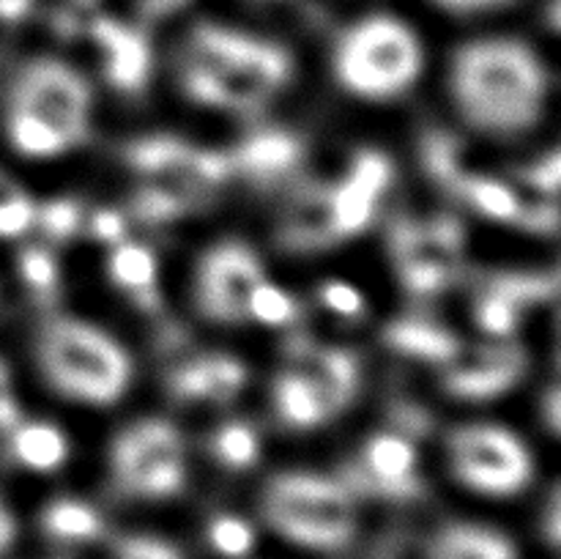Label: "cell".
Wrapping results in <instances>:
<instances>
[{
  "instance_id": "6da1fadb",
  "label": "cell",
  "mask_w": 561,
  "mask_h": 559,
  "mask_svg": "<svg viewBox=\"0 0 561 559\" xmlns=\"http://www.w3.org/2000/svg\"><path fill=\"white\" fill-rule=\"evenodd\" d=\"M449 91L471 129L491 137H518L546 115L551 71L526 42L477 38L455 49Z\"/></svg>"
},
{
  "instance_id": "7a4b0ae2",
  "label": "cell",
  "mask_w": 561,
  "mask_h": 559,
  "mask_svg": "<svg viewBox=\"0 0 561 559\" xmlns=\"http://www.w3.org/2000/svg\"><path fill=\"white\" fill-rule=\"evenodd\" d=\"M38 370L55 392L91 406H113L131 384V356L113 334L71 316H53L36 334Z\"/></svg>"
},
{
  "instance_id": "3957f363",
  "label": "cell",
  "mask_w": 561,
  "mask_h": 559,
  "mask_svg": "<svg viewBox=\"0 0 561 559\" xmlns=\"http://www.w3.org/2000/svg\"><path fill=\"white\" fill-rule=\"evenodd\" d=\"M332 66L348 93L367 102H389L420 80L422 44L409 25L376 14L343 31L334 44Z\"/></svg>"
},
{
  "instance_id": "277c9868",
  "label": "cell",
  "mask_w": 561,
  "mask_h": 559,
  "mask_svg": "<svg viewBox=\"0 0 561 559\" xmlns=\"http://www.w3.org/2000/svg\"><path fill=\"white\" fill-rule=\"evenodd\" d=\"M263 518L285 540L318 551L345 548L356 535L354 493L337 477L288 471L263 488Z\"/></svg>"
},
{
  "instance_id": "5b68a950",
  "label": "cell",
  "mask_w": 561,
  "mask_h": 559,
  "mask_svg": "<svg viewBox=\"0 0 561 559\" xmlns=\"http://www.w3.org/2000/svg\"><path fill=\"white\" fill-rule=\"evenodd\" d=\"M110 475L121 497L168 499L184 488V436L164 420H137L110 444Z\"/></svg>"
},
{
  "instance_id": "8992f818",
  "label": "cell",
  "mask_w": 561,
  "mask_h": 559,
  "mask_svg": "<svg viewBox=\"0 0 561 559\" xmlns=\"http://www.w3.org/2000/svg\"><path fill=\"white\" fill-rule=\"evenodd\" d=\"M447 447L455 477L485 497H515L535 477L529 447L504 425H460Z\"/></svg>"
},
{
  "instance_id": "52a82bcc",
  "label": "cell",
  "mask_w": 561,
  "mask_h": 559,
  "mask_svg": "<svg viewBox=\"0 0 561 559\" xmlns=\"http://www.w3.org/2000/svg\"><path fill=\"white\" fill-rule=\"evenodd\" d=\"M9 107L25 110L58 129L71 148L91 135L93 93L85 77L53 58H38L22 66L11 88Z\"/></svg>"
},
{
  "instance_id": "ba28073f",
  "label": "cell",
  "mask_w": 561,
  "mask_h": 559,
  "mask_svg": "<svg viewBox=\"0 0 561 559\" xmlns=\"http://www.w3.org/2000/svg\"><path fill=\"white\" fill-rule=\"evenodd\" d=\"M290 75L294 58L283 44L241 31L233 64L214 82L203 104L241 115L261 113L274 93L288 85Z\"/></svg>"
},
{
  "instance_id": "9c48e42d",
  "label": "cell",
  "mask_w": 561,
  "mask_h": 559,
  "mask_svg": "<svg viewBox=\"0 0 561 559\" xmlns=\"http://www.w3.org/2000/svg\"><path fill=\"white\" fill-rule=\"evenodd\" d=\"M340 482L351 493L389 502H414L425 497V480L420 475V458L411 438L394 431L367 438L362 455L340 466Z\"/></svg>"
},
{
  "instance_id": "30bf717a",
  "label": "cell",
  "mask_w": 561,
  "mask_h": 559,
  "mask_svg": "<svg viewBox=\"0 0 561 559\" xmlns=\"http://www.w3.org/2000/svg\"><path fill=\"white\" fill-rule=\"evenodd\" d=\"M121 157L140 179L175 181L206 195H214L230 179L228 153L192 146L175 135L135 137L121 148Z\"/></svg>"
},
{
  "instance_id": "8fae6325",
  "label": "cell",
  "mask_w": 561,
  "mask_h": 559,
  "mask_svg": "<svg viewBox=\"0 0 561 559\" xmlns=\"http://www.w3.org/2000/svg\"><path fill=\"white\" fill-rule=\"evenodd\" d=\"M266 280L263 263L244 241H219L197 266V310L208 321L236 323L247 318V296Z\"/></svg>"
},
{
  "instance_id": "7c38bea8",
  "label": "cell",
  "mask_w": 561,
  "mask_h": 559,
  "mask_svg": "<svg viewBox=\"0 0 561 559\" xmlns=\"http://www.w3.org/2000/svg\"><path fill=\"white\" fill-rule=\"evenodd\" d=\"M529 370V351L520 343H482L460 349L453 362L444 365L442 387L460 400H491L510 392L524 381Z\"/></svg>"
},
{
  "instance_id": "4fadbf2b",
  "label": "cell",
  "mask_w": 561,
  "mask_h": 559,
  "mask_svg": "<svg viewBox=\"0 0 561 559\" xmlns=\"http://www.w3.org/2000/svg\"><path fill=\"white\" fill-rule=\"evenodd\" d=\"M389 252L403 288L414 296H436L458 277L460 263L433 244L427 225L414 217H398L389 228Z\"/></svg>"
},
{
  "instance_id": "5bb4252c",
  "label": "cell",
  "mask_w": 561,
  "mask_h": 559,
  "mask_svg": "<svg viewBox=\"0 0 561 559\" xmlns=\"http://www.w3.org/2000/svg\"><path fill=\"white\" fill-rule=\"evenodd\" d=\"M88 33L102 53L104 80L124 93L142 91L153 64V49L146 33L113 16H93Z\"/></svg>"
},
{
  "instance_id": "9a60e30c",
  "label": "cell",
  "mask_w": 561,
  "mask_h": 559,
  "mask_svg": "<svg viewBox=\"0 0 561 559\" xmlns=\"http://www.w3.org/2000/svg\"><path fill=\"white\" fill-rule=\"evenodd\" d=\"M305 140L288 129H257L228 151L230 175L255 186H274L294 175L305 162Z\"/></svg>"
},
{
  "instance_id": "2e32d148",
  "label": "cell",
  "mask_w": 561,
  "mask_h": 559,
  "mask_svg": "<svg viewBox=\"0 0 561 559\" xmlns=\"http://www.w3.org/2000/svg\"><path fill=\"white\" fill-rule=\"evenodd\" d=\"M277 241L290 252H316L337 244L332 214V184L305 181L290 192L279 219Z\"/></svg>"
},
{
  "instance_id": "e0dca14e",
  "label": "cell",
  "mask_w": 561,
  "mask_h": 559,
  "mask_svg": "<svg viewBox=\"0 0 561 559\" xmlns=\"http://www.w3.org/2000/svg\"><path fill=\"white\" fill-rule=\"evenodd\" d=\"M383 343L398 351V354L411 356V360H422L442 367L453 362L463 349V340L453 329L422 316L394 318L383 329Z\"/></svg>"
},
{
  "instance_id": "ac0fdd59",
  "label": "cell",
  "mask_w": 561,
  "mask_h": 559,
  "mask_svg": "<svg viewBox=\"0 0 561 559\" xmlns=\"http://www.w3.org/2000/svg\"><path fill=\"white\" fill-rule=\"evenodd\" d=\"M274 411L279 420L296 431H310V427L323 425L332 420L334 411L329 406L327 395L318 387L312 376H307L299 367H288L274 378Z\"/></svg>"
},
{
  "instance_id": "d6986e66",
  "label": "cell",
  "mask_w": 561,
  "mask_h": 559,
  "mask_svg": "<svg viewBox=\"0 0 561 559\" xmlns=\"http://www.w3.org/2000/svg\"><path fill=\"white\" fill-rule=\"evenodd\" d=\"M431 559H518L513 540L491 526L447 524L433 535L427 546Z\"/></svg>"
},
{
  "instance_id": "ffe728a7",
  "label": "cell",
  "mask_w": 561,
  "mask_h": 559,
  "mask_svg": "<svg viewBox=\"0 0 561 559\" xmlns=\"http://www.w3.org/2000/svg\"><path fill=\"white\" fill-rule=\"evenodd\" d=\"M110 280L121 290L129 294L140 310H159V277H157V258L148 247L135 244V241H118L107 263Z\"/></svg>"
},
{
  "instance_id": "44dd1931",
  "label": "cell",
  "mask_w": 561,
  "mask_h": 559,
  "mask_svg": "<svg viewBox=\"0 0 561 559\" xmlns=\"http://www.w3.org/2000/svg\"><path fill=\"white\" fill-rule=\"evenodd\" d=\"M5 453L22 469L55 471L69 458V438L49 422H16L9 431Z\"/></svg>"
},
{
  "instance_id": "7402d4cb",
  "label": "cell",
  "mask_w": 561,
  "mask_h": 559,
  "mask_svg": "<svg viewBox=\"0 0 561 559\" xmlns=\"http://www.w3.org/2000/svg\"><path fill=\"white\" fill-rule=\"evenodd\" d=\"M211 201V195L201 190H192L186 184H175V181H148L137 186L131 195V214L146 225H164L175 223V219L186 217V214L197 212L201 206Z\"/></svg>"
},
{
  "instance_id": "603a6c76",
  "label": "cell",
  "mask_w": 561,
  "mask_h": 559,
  "mask_svg": "<svg viewBox=\"0 0 561 559\" xmlns=\"http://www.w3.org/2000/svg\"><path fill=\"white\" fill-rule=\"evenodd\" d=\"M463 151H466L463 140H458L453 132L438 129V126H431V129L422 132V140H420L422 168H425V173L453 197L455 192H458L460 181H463L466 173H469Z\"/></svg>"
},
{
  "instance_id": "cb8c5ba5",
  "label": "cell",
  "mask_w": 561,
  "mask_h": 559,
  "mask_svg": "<svg viewBox=\"0 0 561 559\" xmlns=\"http://www.w3.org/2000/svg\"><path fill=\"white\" fill-rule=\"evenodd\" d=\"M42 529L49 540L58 543H91L104 532L102 515L80 499H55L44 507Z\"/></svg>"
},
{
  "instance_id": "d4e9b609",
  "label": "cell",
  "mask_w": 561,
  "mask_h": 559,
  "mask_svg": "<svg viewBox=\"0 0 561 559\" xmlns=\"http://www.w3.org/2000/svg\"><path fill=\"white\" fill-rule=\"evenodd\" d=\"M455 197L463 203H469L477 214L488 219H499V223H518V214L524 208V201L518 197V192L510 190L504 181L491 179V175L480 173H466V179L460 181Z\"/></svg>"
},
{
  "instance_id": "484cf974",
  "label": "cell",
  "mask_w": 561,
  "mask_h": 559,
  "mask_svg": "<svg viewBox=\"0 0 561 559\" xmlns=\"http://www.w3.org/2000/svg\"><path fill=\"white\" fill-rule=\"evenodd\" d=\"M378 201L381 197L373 195L370 190L345 175L340 184H332V214H334V230H337L340 241L348 236L362 233L367 225L373 223L378 212Z\"/></svg>"
},
{
  "instance_id": "4316f807",
  "label": "cell",
  "mask_w": 561,
  "mask_h": 559,
  "mask_svg": "<svg viewBox=\"0 0 561 559\" xmlns=\"http://www.w3.org/2000/svg\"><path fill=\"white\" fill-rule=\"evenodd\" d=\"M5 132H9L11 146L20 153H25V157H58V153L71 148V142L58 129H53L49 124L38 121L36 115L16 107H9Z\"/></svg>"
},
{
  "instance_id": "83f0119b",
  "label": "cell",
  "mask_w": 561,
  "mask_h": 559,
  "mask_svg": "<svg viewBox=\"0 0 561 559\" xmlns=\"http://www.w3.org/2000/svg\"><path fill=\"white\" fill-rule=\"evenodd\" d=\"M488 290H496L504 299L518 305L520 310L551 301L559 290L557 272H496L488 277Z\"/></svg>"
},
{
  "instance_id": "f1b7e54d",
  "label": "cell",
  "mask_w": 561,
  "mask_h": 559,
  "mask_svg": "<svg viewBox=\"0 0 561 559\" xmlns=\"http://www.w3.org/2000/svg\"><path fill=\"white\" fill-rule=\"evenodd\" d=\"M211 453L217 460L228 469H250L261 458V438H257L255 427L247 422L233 420L225 422L211 438Z\"/></svg>"
},
{
  "instance_id": "f546056e",
  "label": "cell",
  "mask_w": 561,
  "mask_h": 559,
  "mask_svg": "<svg viewBox=\"0 0 561 559\" xmlns=\"http://www.w3.org/2000/svg\"><path fill=\"white\" fill-rule=\"evenodd\" d=\"M20 277L38 305H53L60 294V266L44 247H25L20 252Z\"/></svg>"
},
{
  "instance_id": "4dcf8cb0",
  "label": "cell",
  "mask_w": 561,
  "mask_h": 559,
  "mask_svg": "<svg viewBox=\"0 0 561 559\" xmlns=\"http://www.w3.org/2000/svg\"><path fill=\"white\" fill-rule=\"evenodd\" d=\"M168 389L179 403L214 400L211 354L190 356V360L179 362V365L168 373Z\"/></svg>"
},
{
  "instance_id": "1f68e13d",
  "label": "cell",
  "mask_w": 561,
  "mask_h": 559,
  "mask_svg": "<svg viewBox=\"0 0 561 559\" xmlns=\"http://www.w3.org/2000/svg\"><path fill=\"white\" fill-rule=\"evenodd\" d=\"M247 318L266 323V327H288L299 318V305L288 290L261 280L247 296Z\"/></svg>"
},
{
  "instance_id": "d6a6232c",
  "label": "cell",
  "mask_w": 561,
  "mask_h": 559,
  "mask_svg": "<svg viewBox=\"0 0 561 559\" xmlns=\"http://www.w3.org/2000/svg\"><path fill=\"white\" fill-rule=\"evenodd\" d=\"M33 225H36L53 244H66V241L75 239V236L80 233L82 208L80 203L71 201V197H55V201L36 206Z\"/></svg>"
},
{
  "instance_id": "836d02e7",
  "label": "cell",
  "mask_w": 561,
  "mask_h": 559,
  "mask_svg": "<svg viewBox=\"0 0 561 559\" xmlns=\"http://www.w3.org/2000/svg\"><path fill=\"white\" fill-rule=\"evenodd\" d=\"M474 318L493 338H510L524 321V310L496 290L482 288L480 299L474 301Z\"/></svg>"
},
{
  "instance_id": "e575fe53",
  "label": "cell",
  "mask_w": 561,
  "mask_h": 559,
  "mask_svg": "<svg viewBox=\"0 0 561 559\" xmlns=\"http://www.w3.org/2000/svg\"><path fill=\"white\" fill-rule=\"evenodd\" d=\"M208 540L217 548L222 557L239 559L244 554H250L252 543H255V532L239 515H219V518L211 521L208 526Z\"/></svg>"
},
{
  "instance_id": "d590c367",
  "label": "cell",
  "mask_w": 561,
  "mask_h": 559,
  "mask_svg": "<svg viewBox=\"0 0 561 559\" xmlns=\"http://www.w3.org/2000/svg\"><path fill=\"white\" fill-rule=\"evenodd\" d=\"M348 175L354 181H359L365 190H370L373 195L383 197V192L389 190L394 175L392 159L387 153L376 151V148H362V151H356L354 162H351Z\"/></svg>"
},
{
  "instance_id": "8d00e7d4",
  "label": "cell",
  "mask_w": 561,
  "mask_h": 559,
  "mask_svg": "<svg viewBox=\"0 0 561 559\" xmlns=\"http://www.w3.org/2000/svg\"><path fill=\"white\" fill-rule=\"evenodd\" d=\"M214 400L211 403H230L247 384L244 362L228 354H211Z\"/></svg>"
},
{
  "instance_id": "74e56055",
  "label": "cell",
  "mask_w": 561,
  "mask_h": 559,
  "mask_svg": "<svg viewBox=\"0 0 561 559\" xmlns=\"http://www.w3.org/2000/svg\"><path fill=\"white\" fill-rule=\"evenodd\" d=\"M392 409H389V422H392V431L400 433L405 438H422L433 431V417L431 411L422 409L420 403H411V400H392Z\"/></svg>"
},
{
  "instance_id": "f35d334b",
  "label": "cell",
  "mask_w": 561,
  "mask_h": 559,
  "mask_svg": "<svg viewBox=\"0 0 561 559\" xmlns=\"http://www.w3.org/2000/svg\"><path fill=\"white\" fill-rule=\"evenodd\" d=\"M33 217H36V203L25 195V190L0 203V239H16L27 233L33 228Z\"/></svg>"
},
{
  "instance_id": "ab89813d",
  "label": "cell",
  "mask_w": 561,
  "mask_h": 559,
  "mask_svg": "<svg viewBox=\"0 0 561 559\" xmlns=\"http://www.w3.org/2000/svg\"><path fill=\"white\" fill-rule=\"evenodd\" d=\"M115 559H181V554L162 537L129 535L115 546Z\"/></svg>"
},
{
  "instance_id": "60d3db41",
  "label": "cell",
  "mask_w": 561,
  "mask_h": 559,
  "mask_svg": "<svg viewBox=\"0 0 561 559\" xmlns=\"http://www.w3.org/2000/svg\"><path fill=\"white\" fill-rule=\"evenodd\" d=\"M323 305L329 307L332 312L343 318H359L365 312V299H362L359 290L348 283H340V280H329L323 283V288L318 290Z\"/></svg>"
},
{
  "instance_id": "b9f144b4",
  "label": "cell",
  "mask_w": 561,
  "mask_h": 559,
  "mask_svg": "<svg viewBox=\"0 0 561 559\" xmlns=\"http://www.w3.org/2000/svg\"><path fill=\"white\" fill-rule=\"evenodd\" d=\"M559 173H561V157H559L557 148H553V151H548L546 157L537 159L535 164H529V168L520 170V179H524L531 190L540 192V195L557 197Z\"/></svg>"
},
{
  "instance_id": "7bdbcfd3",
  "label": "cell",
  "mask_w": 561,
  "mask_h": 559,
  "mask_svg": "<svg viewBox=\"0 0 561 559\" xmlns=\"http://www.w3.org/2000/svg\"><path fill=\"white\" fill-rule=\"evenodd\" d=\"M524 230L529 233H540V236H551L557 233L559 228V208H557V197H546V201L537 203H524L518 214V223Z\"/></svg>"
},
{
  "instance_id": "ee69618b",
  "label": "cell",
  "mask_w": 561,
  "mask_h": 559,
  "mask_svg": "<svg viewBox=\"0 0 561 559\" xmlns=\"http://www.w3.org/2000/svg\"><path fill=\"white\" fill-rule=\"evenodd\" d=\"M91 233L93 239L107 241V244H118L126 239V219L124 214L115 208H99L91 217Z\"/></svg>"
},
{
  "instance_id": "f6af8a7d",
  "label": "cell",
  "mask_w": 561,
  "mask_h": 559,
  "mask_svg": "<svg viewBox=\"0 0 561 559\" xmlns=\"http://www.w3.org/2000/svg\"><path fill=\"white\" fill-rule=\"evenodd\" d=\"M436 5H442L449 14H477V11L499 9V5H507L513 0H433Z\"/></svg>"
},
{
  "instance_id": "bcb514c9",
  "label": "cell",
  "mask_w": 561,
  "mask_h": 559,
  "mask_svg": "<svg viewBox=\"0 0 561 559\" xmlns=\"http://www.w3.org/2000/svg\"><path fill=\"white\" fill-rule=\"evenodd\" d=\"M186 3H190V0H137V11H140L146 20H162V16L175 14V11Z\"/></svg>"
},
{
  "instance_id": "7dc6e473",
  "label": "cell",
  "mask_w": 561,
  "mask_h": 559,
  "mask_svg": "<svg viewBox=\"0 0 561 559\" xmlns=\"http://www.w3.org/2000/svg\"><path fill=\"white\" fill-rule=\"evenodd\" d=\"M16 543V518L9 510V504L0 497V557L9 554V548Z\"/></svg>"
},
{
  "instance_id": "c3c4849f",
  "label": "cell",
  "mask_w": 561,
  "mask_h": 559,
  "mask_svg": "<svg viewBox=\"0 0 561 559\" xmlns=\"http://www.w3.org/2000/svg\"><path fill=\"white\" fill-rule=\"evenodd\" d=\"M561 524V504H559V486L551 491V502H548V510H546V537L551 546H559V529Z\"/></svg>"
},
{
  "instance_id": "681fc988",
  "label": "cell",
  "mask_w": 561,
  "mask_h": 559,
  "mask_svg": "<svg viewBox=\"0 0 561 559\" xmlns=\"http://www.w3.org/2000/svg\"><path fill=\"white\" fill-rule=\"evenodd\" d=\"M33 3H36V0H0V22H5V25L22 22L31 14Z\"/></svg>"
},
{
  "instance_id": "f907efd6",
  "label": "cell",
  "mask_w": 561,
  "mask_h": 559,
  "mask_svg": "<svg viewBox=\"0 0 561 559\" xmlns=\"http://www.w3.org/2000/svg\"><path fill=\"white\" fill-rule=\"evenodd\" d=\"M20 420V406H16L14 395H11V389H3L0 392V431L9 433L11 427L16 425Z\"/></svg>"
},
{
  "instance_id": "816d5d0a",
  "label": "cell",
  "mask_w": 561,
  "mask_h": 559,
  "mask_svg": "<svg viewBox=\"0 0 561 559\" xmlns=\"http://www.w3.org/2000/svg\"><path fill=\"white\" fill-rule=\"evenodd\" d=\"M559 411H561V398H559V387L553 384L546 395V422H548V431L551 433H559V425H561Z\"/></svg>"
},
{
  "instance_id": "f5cc1de1",
  "label": "cell",
  "mask_w": 561,
  "mask_h": 559,
  "mask_svg": "<svg viewBox=\"0 0 561 559\" xmlns=\"http://www.w3.org/2000/svg\"><path fill=\"white\" fill-rule=\"evenodd\" d=\"M20 192H22V186L16 184L9 173H3V170H0V203L11 201V197L20 195Z\"/></svg>"
}]
</instances>
